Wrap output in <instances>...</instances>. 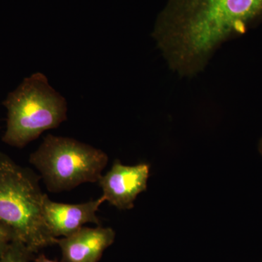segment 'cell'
I'll list each match as a JSON object with an SVG mask.
<instances>
[{"instance_id": "ba28073f", "label": "cell", "mask_w": 262, "mask_h": 262, "mask_svg": "<svg viewBox=\"0 0 262 262\" xmlns=\"http://www.w3.org/2000/svg\"><path fill=\"white\" fill-rule=\"evenodd\" d=\"M33 254L34 253L21 241L14 239L0 257V262H29L32 260Z\"/></svg>"}, {"instance_id": "5b68a950", "label": "cell", "mask_w": 262, "mask_h": 262, "mask_svg": "<svg viewBox=\"0 0 262 262\" xmlns=\"http://www.w3.org/2000/svg\"><path fill=\"white\" fill-rule=\"evenodd\" d=\"M149 169L147 163L129 166L115 160L111 169L98 180L101 196L119 210L131 209L137 196L147 187Z\"/></svg>"}, {"instance_id": "8992f818", "label": "cell", "mask_w": 262, "mask_h": 262, "mask_svg": "<svg viewBox=\"0 0 262 262\" xmlns=\"http://www.w3.org/2000/svg\"><path fill=\"white\" fill-rule=\"evenodd\" d=\"M104 202L101 196L94 201L79 204H67L51 201L46 194L42 203L43 215L53 237H67L86 224L100 225L97 212Z\"/></svg>"}, {"instance_id": "6da1fadb", "label": "cell", "mask_w": 262, "mask_h": 262, "mask_svg": "<svg viewBox=\"0 0 262 262\" xmlns=\"http://www.w3.org/2000/svg\"><path fill=\"white\" fill-rule=\"evenodd\" d=\"M262 19V0H168L152 37L179 75L201 72L222 45Z\"/></svg>"}, {"instance_id": "30bf717a", "label": "cell", "mask_w": 262, "mask_h": 262, "mask_svg": "<svg viewBox=\"0 0 262 262\" xmlns=\"http://www.w3.org/2000/svg\"><path fill=\"white\" fill-rule=\"evenodd\" d=\"M34 262H58L55 261V260L49 259L44 254H39L37 257L34 259Z\"/></svg>"}, {"instance_id": "7a4b0ae2", "label": "cell", "mask_w": 262, "mask_h": 262, "mask_svg": "<svg viewBox=\"0 0 262 262\" xmlns=\"http://www.w3.org/2000/svg\"><path fill=\"white\" fill-rule=\"evenodd\" d=\"M41 177L0 151V222L33 253L56 244L42 211Z\"/></svg>"}, {"instance_id": "52a82bcc", "label": "cell", "mask_w": 262, "mask_h": 262, "mask_svg": "<svg viewBox=\"0 0 262 262\" xmlns=\"http://www.w3.org/2000/svg\"><path fill=\"white\" fill-rule=\"evenodd\" d=\"M116 233L111 227H82L67 237L57 238L61 262H98L106 248L115 242Z\"/></svg>"}, {"instance_id": "3957f363", "label": "cell", "mask_w": 262, "mask_h": 262, "mask_svg": "<svg viewBox=\"0 0 262 262\" xmlns=\"http://www.w3.org/2000/svg\"><path fill=\"white\" fill-rule=\"evenodd\" d=\"M3 104L8 110L3 141L14 147L24 148L67 120V100L41 72L26 77Z\"/></svg>"}, {"instance_id": "8fae6325", "label": "cell", "mask_w": 262, "mask_h": 262, "mask_svg": "<svg viewBox=\"0 0 262 262\" xmlns=\"http://www.w3.org/2000/svg\"><path fill=\"white\" fill-rule=\"evenodd\" d=\"M259 151L260 152H261V154L262 155V139L261 140V142H260L259 144Z\"/></svg>"}, {"instance_id": "9c48e42d", "label": "cell", "mask_w": 262, "mask_h": 262, "mask_svg": "<svg viewBox=\"0 0 262 262\" xmlns=\"http://www.w3.org/2000/svg\"><path fill=\"white\" fill-rule=\"evenodd\" d=\"M14 239L15 236L13 231L8 226L0 222V257Z\"/></svg>"}, {"instance_id": "277c9868", "label": "cell", "mask_w": 262, "mask_h": 262, "mask_svg": "<svg viewBox=\"0 0 262 262\" xmlns=\"http://www.w3.org/2000/svg\"><path fill=\"white\" fill-rule=\"evenodd\" d=\"M102 150L72 138L48 135L29 157L48 190L70 191L85 183L98 182L108 163Z\"/></svg>"}]
</instances>
